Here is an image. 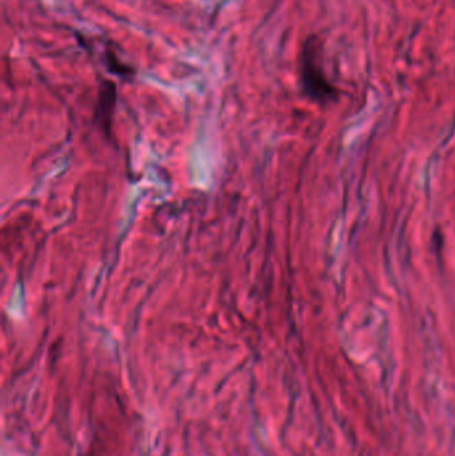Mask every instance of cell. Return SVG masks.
Listing matches in <instances>:
<instances>
[{
	"label": "cell",
	"instance_id": "1",
	"mask_svg": "<svg viewBox=\"0 0 455 456\" xmlns=\"http://www.w3.org/2000/svg\"><path fill=\"white\" fill-rule=\"evenodd\" d=\"M301 79L304 92L315 99L325 101L332 99L335 90L325 75L321 64V47L317 38H308L301 53Z\"/></svg>",
	"mask_w": 455,
	"mask_h": 456
}]
</instances>
